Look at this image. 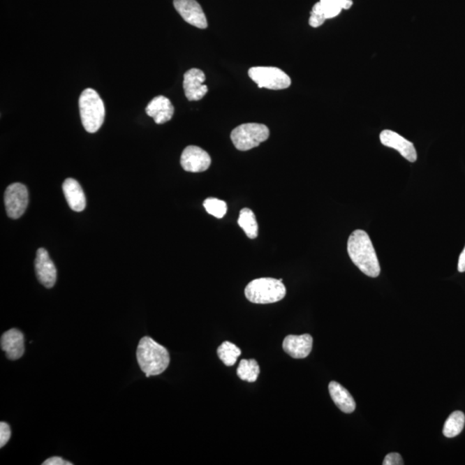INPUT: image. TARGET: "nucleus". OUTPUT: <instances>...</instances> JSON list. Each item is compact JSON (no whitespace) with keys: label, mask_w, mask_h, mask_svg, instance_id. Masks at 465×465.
I'll list each match as a JSON object with an SVG mask.
<instances>
[{"label":"nucleus","mask_w":465,"mask_h":465,"mask_svg":"<svg viewBox=\"0 0 465 465\" xmlns=\"http://www.w3.org/2000/svg\"><path fill=\"white\" fill-rule=\"evenodd\" d=\"M80 113L83 127L94 134L101 128L105 117V107L97 91L87 88L79 99Z\"/></svg>","instance_id":"obj_3"},{"label":"nucleus","mask_w":465,"mask_h":465,"mask_svg":"<svg viewBox=\"0 0 465 465\" xmlns=\"http://www.w3.org/2000/svg\"><path fill=\"white\" fill-rule=\"evenodd\" d=\"M173 6L186 23L198 29L208 27L204 10L195 0H175Z\"/></svg>","instance_id":"obj_9"},{"label":"nucleus","mask_w":465,"mask_h":465,"mask_svg":"<svg viewBox=\"0 0 465 465\" xmlns=\"http://www.w3.org/2000/svg\"><path fill=\"white\" fill-rule=\"evenodd\" d=\"M383 465H402L404 464V459L399 453H390L385 457Z\"/></svg>","instance_id":"obj_25"},{"label":"nucleus","mask_w":465,"mask_h":465,"mask_svg":"<svg viewBox=\"0 0 465 465\" xmlns=\"http://www.w3.org/2000/svg\"><path fill=\"white\" fill-rule=\"evenodd\" d=\"M181 167L184 171L202 172L212 165V158L205 150L197 146H189L183 151L180 158Z\"/></svg>","instance_id":"obj_8"},{"label":"nucleus","mask_w":465,"mask_h":465,"mask_svg":"<svg viewBox=\"0 0 465 465\" xmlns=\"http://www.w3.org/2000/svg\"><path fill=\"white\" fill-rule=\"evenodd\" d=\"M62 189L70 208L76 212H83L87 206V199L79 182L73 179H66Z\"/></svg>","instance_id":"obj_16"},{"label":"nucleus","mask_w":465,"mask_h":465,"mask_svg":"<svg viewBox=\"0 0 465 465\" xmlns=\"http://www.w3.org/2000/svg\"><path fill=\"white\" fill-rule=\"evenodd\" d=\"M320 5H322L325 17L327 20L337 17L341 12V7L336 0H320Z\"/></svg>","instance_id":"obj_23"},{"label":"nucleus","mask_w":465,"mask_h":465,"mask_svg":"<svg viewBox=\"0 0 465 465\" xmlns=\"http://www.w3.org/2000/svg\"><path fill=\"white\" fill-rule=\"evenodd\" d=\"M270 131L264 124H245L236 127L231 133V140L239 151H249L267 141Z\"/></svg>","instance_id":"obj_5"},{"label":"nucleus","mask_w":465,"mask_h":465,"mask_svg":"<svg viewBox=\"0 0 465 465\" xmlns=\"http://www.w3.org/2000/svg\"><path fill=\"white\" fill-rule=\"evenodd\" d=\"M260 374V365L254 360H242L237 368V375L243 381L254 383Z\"/></svg>","instance_id":"obj_20"},{"label":"nucleus","mask_w":465,"mask_h":465,"mask_svg":"<svg viewBox=\"0 0 465 465\" xmlns=\"http://www.w3.org/2000/svg\"><path fill=\"white\" fill-rule=\"evenodd\" d=\"M36 276L38 281L46 288H52L57 282V271L53 261L51 260L47 250L40 249L36 253L35 260Z\"/></svg>","instance_id":"obj_11"},{"label":"nucleus","mask_w":465,"mask_h":465,"mask_svg":"<svg viewBox=\"0 0 465 465\" xmlns=\"http://www.w3.org/2000/svg\"><path fill=\"white\" fill-rule=\"evenodd\" d=\"M313 338L309 334L288 335L283 339V349L294 359H305L311 353Z\"/></svg>","instance_id":"obj_13"},{"label":"nucleus","mask_w":465,"mask_h":465,"mask_svg":"<svg viewBox=\"0 0 465 465\" xmlns=\"http://www.w3.org/2000/svg\"><path fill=\"white\" fill-rule=\"evenodd\" d=\"M146 112L154 118L155 124H163L172 119L175 114V107L169 98L164 96H158L147 105Z\"/></svg>","instance_id":"obj_15"},{"label":"nucleus","mask_w":465,"mask_h":465,"mask_svg":"<svg viewBox=\"0 0 465 465\" xmlns=\"http://www.w3.org/2000/svg\"><path fill=\"white\" fill-rule=\"evenodd\" d=\"M380 141L383 145L397 150L406 160L416 161L417 152L415 146L397 133L386 129L380 134Z\"/></svg>","instance_id":"obj_12"},{"label":"nucleus","mask_w":465,"mask_h":465,"mask_svg":"<svg viewBox=\"0 0 465 465\" xmlns=\"http://www.w3.org/2000/svg\"><path fill=\"white\" fill-rule=\"evenodd\" d=\"M136 357L140 368L147 378L161 374L167 370L170 364V355L167 348L147 336L140 341Z\"/></svg>","instance_id":"obj_2"},{"label":"nucleus","mask_w":465,"mask_h":465,"mask_svg":"<svg viewBox=\"0 0 465 465\" xmlns=\"http://www.w3.org/2000/svg\"><path fill=\"white\" fill-rule=\"evenodd\" d=\"M241 349L228 341L223 342L219 346V349H217V355H219V359L227 367H232L237 362L238 357L241 356Z\"/></svg>","instance_id":"obj_21"},{"label":"nucleus","mask_w":465,"mask_h":465,"mask_svg":"<svg viewBox=\"0 0 465 465\" xmlns=\"http://www.w3.org/2000/svg\"><path fill=\"white\" fill-rule=\"evenodd\" d=\"M29 204L27 188L23 184H10L5 193L7 215L12 219H18L24 215Z\"/></svg>","instance_id":"obj_7"},{"label":"nucleus","mask_w":465,"mask_h":465,"mask_svg":"<svg viewBox=\"0 0 465 465\" xmlns=\"http://www.w3.org/2000/svg\"><path fill=\"white\" fill-rule=\"evenodd\" d=\"M249 75L260 88L283 90L290 87V78L274 66H256L249 69Z\"/></svg>","instance_id":"obj_6"},{"label":"nucleus","mask_w":465,"mask_h":465,"mask_svg":"<svg viewBox=\"0 0 465 465\" xmlns=\"http://www.w3.org/2000/svg\"><path fill=\"white\" fill-rule=\"evenodd\" d=\"M206 77L200 69L191 68L184 75V90L189 101H198L208 92V87L204 84Z\"/></svg>","instance_id":"obj_10"},{"label":"nucleus","mask_w":465,"mask_h":465,"mask_svg":"<svg viewBox=\"0 0 465 465\" xmlns=\"http://www.w3.org/2000/svg\"><path fill=\"white\" fill-rule=\"evenodd\" d=\"M1 349L6 353L7 359L20 360L24 353V336L21 331L10 330L1 337Z\"/></svg>","instance_id":"obj_14"},{"label":"nucleus","mask_w":465,"mask_h":465,"mask_svg":"<svg viewBox=\"0 0 465 465\" xmlns=\"http://www.w3.org/2000/svg\"><path fill=\"white\" fill-rule=\"evenodd\" d=\"M457 269H459V272H465V246L463 250V252L461 253L459 260V265H457Z\"/></svg>","instance_id":"obj_28"},{"label":"nucleus","mask_w":465,"mask_h":465,"mask_svg":"<svg viewBox=\"0 0 465 465\" xmlns=\"http://www.w3.org/2000/svg\"><path fill=\"white\" fill-rule=\"evenodd\" d=\"M465 423V415L463 412L455 411L448 417L443 428V434L448 438H454L461 434Z\"/></svg>","instance_id":"obj_19"},{"label":"nucleus","mask_w":465,"mask_h":465,"mask_svg":"<svg viewBox=\"0 0 465 465\" xmlns=\"http://www.w3.org/2000/svg\"><path fill=\"white\" fill-rule=\"evenodd\" d=\"M328 390H330L332 399L342 412L350 413L355 411L356 402L346 388L339 385V383L333 381L330 383Z\"/></svg>","instance_id":"obj_17"},{"label":"nucleus","mask_w":465,"mask_h":465,"mask_svg":"<svg viewBox=\"0 0 465 465\" xmlns=\"http://www.w3.org/2000/svg\"><path fill=\"white\" fill-rule=\"evenodd\" d=\"M239 226L246 232L247 237L256 239L258 235V225L256 215L250 209H242L238 219Z\"/></svg>","instance_id":"obj_18"},{"label":"nucleus","mask_w":465,"mask_h":465,"mask_svg":"<svg viewBox=\"0 0 465 465\" xmlns=\"http://www.w3.org/2000/svg\"><path fill=\"white\" fill-rule=\"evenodd\" d=\"M326 20L327 18L325 17L324 15L311 12L309 23L311 27L317 28L322 26Z\"/></svg>","instance_id":"obj_26"},{"label":"nucleus","mask_w":465,"mask_h":465,"mask_svg":"<svg viewBox=\"0 0 465 465\" xmlns=\"http://www.w3.org/2000/svg\"><path fill=\"white\" fill-rule=\"evenodd\" d=\"M206 212L216 219H223L227 213V204L219 198H209L204 202Z\"/></svg>","instance_id":"obj_22"},{"label":"nucleus","mask_w":465,"mask_h":465,"mask_svg":"<svg viewBox=\"0 0 465 465\" xmlns=\"http://www.w3.org/2000/svg\"><path fill=\"white\" fill-rule=\"evenodd\" d=\"M12 436L10 427L6 422H0V448H3Z\"/></svg>","instance_id":"obj_24"},{"label":"nucleus","mask_w":465,"mask_h":465,"mask_svg":"<svg viewBox=\"0 0 465 465\" xmlns=\"http://www.w3.org/2000/svg\"><path fill=\"white\" fill-rule=\"evenodd\" d=\"M348 252L350 260L360 270L371 278L380 274V265L370 236L364 230H357L350 235Z\"/></svg>","instance_id":"obj_1"},{"label":"nucleus","mask_w":465,"mask_h":465,"mask_svg":"<svg viewBox=\"0 0 465 465\" xmlns=\"http://www.w3.org/2000/svg\"><path fill=\"white\" fill-rule=\"evenodd\" d=\"M71 462L62 459L60 457H53L44 461L43 465H72Z\"/></svg>","instance_id":"obj_27"},{"label":"nucleus","mask_w":465,"mask_h":465,"mask_svg":"<svg viewBox=\"0 0 465 465\" xmlns=\"http://www.w3.org/2000/svg\"><path fill=\"white\" fill-rule=\"evenodd\" d=\"M286 295L283 279L262 278L247 284L245 296L247 300L257 304H273L281 301Z\"/></svg>","instance_id":"obj_4"}]
</instances>
